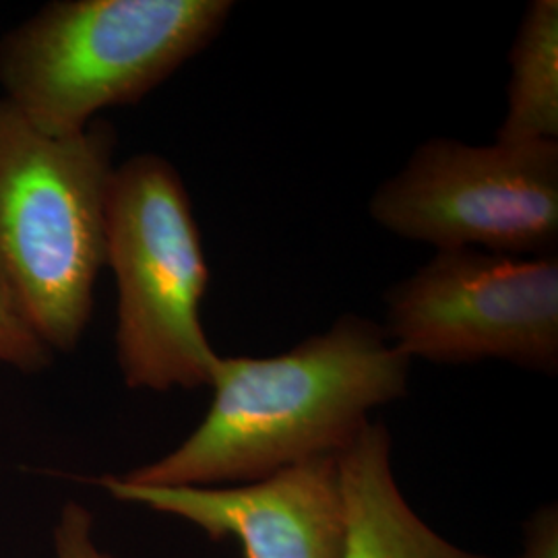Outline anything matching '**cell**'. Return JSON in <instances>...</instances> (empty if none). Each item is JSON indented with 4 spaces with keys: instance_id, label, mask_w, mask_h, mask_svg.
I'll use <instances>...</instances> for the list:
<instances>
[{
    "instance_id": "cell-3",
    "label": "cell",
    "mask_w": 558,
    "mask_h": 558,
    "mask_svg": "<svg viewBox=\"0 0 558 558\" xmlns=\"http://www.w3.org/2000/svg\"><path fill=\"white\" fill-rule=\"evenodd\" d=\"M230 0H59L0 40V87L50 137L143 100L220 36Z\"/></svg>"
},
{
    "instance_id": "cell-1",
    "label": "cell",
    "mask_w": 558,
    "mask_h": 558,
    "mask_svg": "<svg viewBox=\"0 0 558 558\" xmlns=\"http://www.w3.org/2000/svg\"><path fill=\"white\" fill-rule=\"evenodd\" d=\"M410 364L380 325L359 315L339 317L278 356H220L199 426L168 456L120 478L240 486L338 458L371 424L375 408L405 396Z\"/></svg>"
},
{
    "instance_id": "cell-7",
    "label": "cell",
    "mask_w": 558,
    "mask_h": 558,
    "mask_svg": "<svg viewBox=\"0 0 558 558\" xmlns=\"http://www.w3.org/2000/svg\"><path fill=\"white\" fill-rule=\"evenodd\" d=\"M124 502L197 525L214 542L239 539L244 558H343L345 500L338 458H320L271 478L230 488L149 486L104 476Z\"/></svg>"
},
{
    "instance_id": "cell-8",
    "label": "cell",
    "mask_w": 558,
    "mask_h": 558,
    "mask_svg": "<svg viewBox=\"0 0 558 558\" xmlns=\"http://www.w3.org/2000/svg\"><path fill=\"white\" fill-rule=\"evenodd\" d=\"M345 500L343 558H486L437 534L401 495L391 465V435L368 424L338 456Z\"/></svg>"
},
{
    "instance_id": "cell-9",
    "label": "cell",
    "mask_w": 558,
    "mask_h": 558,
    "mask_svg": "<svg viewBox=\"0 0 558 558\" xmlns=\"http://www.w3.org/2000/svg\"><path fill=\"white\" fill-rule=\"evenodd\" d=\"M507 114L497 141H558V2L534 0L509 52Z\"/></svg>"
},
{
    "instance_id": "cell-4",
    "label": "cell",
    "mask_w": 558,
    "mask_h": 558,
    "mask_svg": "<svg viewBox=\"0 0 558 558\" xmlns=\"http://www.w3.org/2000/svg\"><path fill=\"white\" fill-rule=\"evenodd\" d=\"M106 265L117 279L114 341L126 387H209L220 360L201 320L209 267L189 191L161 156L141 154L114 168Z\"/></svg>"
},
{
    "instance_id": "cell-6",
    "label": "cell",
    "mask_w": 558,
    "mask_h": 558,
    "mask_svg": "<svg viewBox=\"0 0 558 558\" xmlns=\"http://www.w3.org/2000/svg\"><path fill=\"white\" fill-rule=\"evenodd\" d=\"M385 300L383 329L410 360H505L527 371L557 373V257L437 251Z\"/></svg>"
},
{
    "instance_id": "cell-2",
    "label": "cell",
    "mask_w": 558,
    "mask_h": 558,
    "mask_svg": "<svg viewBox=\"0 0 558 558\" xmlns=\"http://www.w3.org/2000/svg\"><path fill=\"white\" fill-rule=\"evenodd\" d=\"M114 149L106 120L50 137L0 96V283L52 352L75 350L92 320Z\"/></svg>"
},
{
    "instance_id": "cell-11",
    "label": "cell",
    "mask_w": 558,
    "mask_h": 558,
    "mask_svg": "<svg viewBox=\"0 0 558 558\" xmlns=\"http://www.w3.org/2000/svg\"><path fill=\"white\" fill-rule=\"evenodd\" d=\"M94 518L75 500H69L60 511L54 527L57 558H114L100 550L94 542Z\"/></svg>"
},
{
    "instance_id": "cell-5",
    "label": "cell",
    "mask_w": 558,
    "mask_h": 558,
    "mask_svg": "<svg viewBox=\"0 0 558 558\" xmlns=\"http://www.w3.org/2000/svg\"><path fill=\"white\" fill-rule=\"evenodd\" d=\"M387 232L437 251L555 257L558 141L430 140L368 201Z\"/></svg>"
},
{
    "instance_id": "cell-12",
    "label": "cell",
    "mask_w": 558,
    "mask_h": 558,
    "mask_svg": "<svg viewBox=\"0 0 558 558\" xmlns=\"http://www.w3.org/2000/svg\"><path fill=\"white\" fill-rule=\"evenodd\" d=\"M557 509H544L530 523L527 548L521 558H558Z\"/></svg>"
},
{
    "instance_id": "cell-10",
    "label": "cell",
    "mask_w": 558,
    "mask_h": 558,
    "mask_svg": "<svg viewBox=\"0 0 558 558\" xmlns=\"http://www.w3.org/2000/svg\"><path fill=\"white\" fill-rule=\"evenodd\" d=\"M52 350L21 317L13 300L0 283V364L34 375L52 362Z\"/></svg>"
}]
</instances>
